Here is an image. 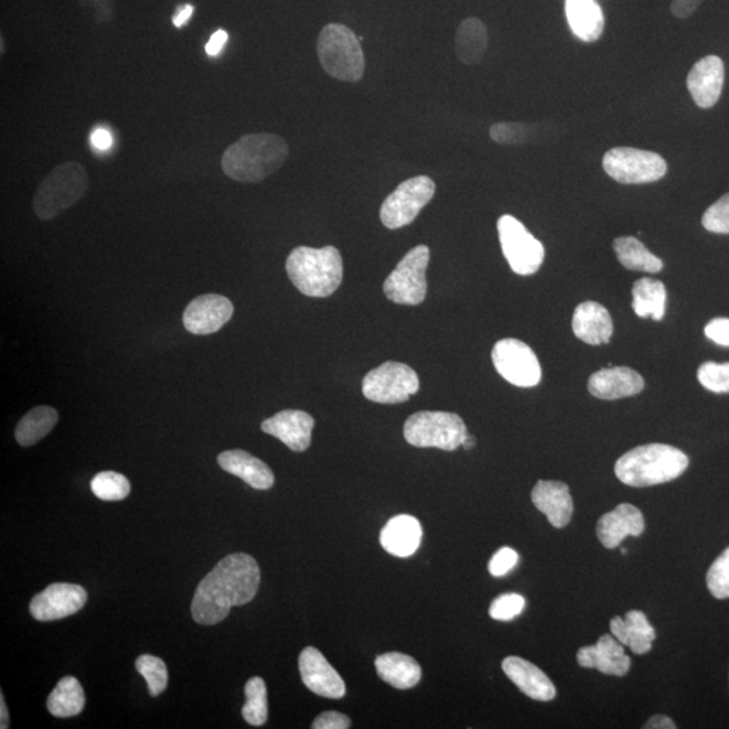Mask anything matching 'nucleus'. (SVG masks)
<instances>
[{
	"instance_id": "36",
	"label": "nucleus",
	"mask_w": 729,
	"mask_h": 729,
	"mask_svg": "<svg viewBox=\"0 0 729 729\" xmlns=\"http://www.w3.org/2000/svg\"><path fill=\"white\" fill-rule=\"evenodd\" d=\"M542 128L539 125H528L519 122H498L492 126L490 136L493 141L500 144H510V147H519L539 141Z\"/></svg>"
},
{
	"instance_id": "54",
	"label": "nucleus",
	"mask_w": 729,
	"mask_h": 729,
	"mask_svg": "<svg viewBox=\"0 0 729 729\" xmlns=\"http://www.w3.org/2000/svg\"><path fill=\"white\" fill-rule=\"evenodd\" d=\"M76 2L83 6V8H93L95 0H76Z\"/></svg>"
},
{
	"instance_id": "19",
	"label": "nucleus",
	"mask_w": 729,
	"mask_h": 729,
	"mask_svg": "<svg viewBox=\"0 0 729 729\" xmlns=\"http://www.w3.org/2000/svg\"><path fill=\"white\" fill-rule=\"evenodd\" d=\"M643 388V377L626 366H608L593 373L588 383L590 394L601 400L623 399L641 394Z\"/></svg>"
},
{
	"instance_id": "39",
	"label": "nucleus",
	"mask_w": 729,
	"mask_h": 729,
	"mask_svg": "<svg viewBox=\"0 0 729 729\" xmlns=\"http://www.w3.org/2000/svg\"><path fill=\"white\" fill-rule=\"evenodd\" d=\"M707 586L714 598L729 599V547L715 560L707 575Z\"/></svg>"
},
{
	"instance_id": "11",
	"label": "nucleus",
	"mask_w": 729,
	"mask_h": 729,
	"mask_svg": "<svg viewBox=\"0 0 729 729\" xmlns=\"http://www.w3.org/2000/svg\"><path fill=\"white\" fill-rule=\"evenodd\" d=\"M437 185L429 176H417L406 180L385 199L379 218L390 231L411 225L418 218L420 211L436 195Z\"/></svg>"
},
{
	"instance_id": "21",
	"label": "nucleus",
	"mask_w": 729,
	"mask_h": 729,
	"mask_svg": "<svg viewBox=\"0 0 729 729\" xmlns=\"http://www.w3.org/2000/svg\"><path fill=\"white\" fill-rule=\"evenodd\" d=\"M533 503L547 516L553 527L568 526L573 515V498L569 486L560 481H538L532 493Z\"/></svg>"
},
{
	"instance_id": "46",
	"label": "nucleus",
	"mask_w": 729,
	"mask_h": 729,
	"mask_svg": "<svg viewBox=\"0 0 729 729\" xmlns=\"http://www.w3.org/2000/svg\"><path fill=\"white\" fill-rule=\"evenodd\" d=\"M703 2L704 0H673L671 11L678 20H685L695 14Z\"/></svg>"
},
{
	"instance_id": "14",
	"label": "nucleus",
	"mask_w": 729,
	"mask_h": 729,
	"mask_svg": "<svg viewBox=\"0 0 729 729\" xmlns=\"http://www.w3.org/2000/svg\"><path fill=\"white\" fill-rule=\"evenodd\" d=\"M88 599L87 590L75 583H52L30 602V613L39 622H54L82 611Z\"/></svg>"
},
{
	"instance_id": "25",
	"label": "nucleus",
	"mask_w": 729,
	"mask_h": 729,
	"mask_svg": "<svg viewBox=\"0 0 729 729\" xmlns=\"http://www.w3.org/2000/svg\"><path fill=\"white\" fill-rule=\"evenodd\" d=\"M421 536H424V529L417 517L399 515L392 517L385 524L382 535H379V542H382L384 550L392 556L407 558L418 551Z\"/></svg>"
},
{
	"instance_id": "18",
	"label": "nucleus",
	"mask_w": 729,
	"mask_h": 729,
	"mask_svg": "<svg viewBox=\"0 0 729 729\" xmlns=\"http://www.w3.org/2000/svg\"><path fill=\"white\" fill-rule=\"evenodd\" d=\"M725 78V63L720 57L708 56L698 60L686 81L695 104L701 108L714 107L720 99Z\"/></svg>"
},
{
	"instance_id": "55",
	"label": "nucleus",
	"mask_w": 729,
	"mask_h": 729,
	"mask_svg": "<svg viewBox=\"0 0 729 729\" xmlns=\"http://www.w3.org/2000/svg\"><path fill=\"white\" fill-rule=\"evenodd\" d=\"M0 41H2V54H3L4 53V39L2 37V40H0Z\"/></svg>"
},
{
	"instance_id": "35",
	"label": "nucleus",
	"mask_w": 729,
	"mask_h": 729,
	"mask_svg": "<svg viewBox=\"0 0 729 729\" xmlns=\"http://www.w3.org/2000/svg\"><path fill=\"white\" fill-rule=\"evenodd\" d=\"M246 704L243 716L250 726L260 727L268 720L267 685L260 677H253L245 686Z\"/></svg>"
},
{
	"instance_id": "16",
	"label": "nucleus",
	"mask_w": 729,
	"mask_h": 729,
	"mask_svg": "<svg viewBox=\"0 0 729 729\" xmlns=\"http://www.w3.org/2000/svg\"><path fill=\"white\" fill-rule=\"evenodd\" d=\"M299 671L304 685L315 695L324 698H340L346 695V685L339 672L329 664L315 647H305L299 656Z\"/></svg>"
},
{
	"instance_id": "13",
	"label": "nucleus",
	"mask_w": 729,
	"mask_h": 729,
	"mask_svg": "<svg viewBox=\"0 0 729 729\" xmlns=\"http://www.w3.org/2000/svg\"><path fill=\"white\" fill-rule=\"evenodd\" d=\"M492 361L498 375L515 387L533 388L540 383L539 360L533 349L519 340L498 341L493 347Z\"/></svg>"
},
{
	"instance_id": "34",
	"label": "nucleus",
	"mask_w": 729,
	"mask_h": 729,
	"mask_svg": "<svg viewBox=\"0 0 729 729\" xmlns=\"http://www.w3.org/2000/svg\"><path fill=\"white\" fill-rule=\"evenodd\" d=\"M57 421L58 414L56 409L47 406L33 408L17 426V442L23 446V448L39 443L42 438L51 433Z\"/></svg>"
},
{
	"instance_id": "44",
	"label": "nucleus",
	"mask_w": 729,
	"mask_h": 729,
	"mask_svg": "<svg viewBox=\"0 0 729 729\" xmlns=\"http://www.w3.org/2000/svg\"><path fill=\"white\" fill-rule=\"evenodd\" d=\"M352 720L346 715L329 710L319 715L312 722L313 729H347L351 728Z\"/></svg>"
},
{
	"instance_id": "42",
	"label": "nucleus",
	"mask_w": 729,
	"mask_h": 729,
	"mask_svg": "<svg viewBox=\"0 0 729 729\" xmlns=\"http://www.w3.org/2000/svg\"><path fill=\"white\" fill-rule=\"evenodd\" d=\"M524 607H526V600L523 596L516 593L502 594L492 602L490 614L492 619L498 620V622H510V620L519 617Z\"/></svg>"
},
{
	"instance_id": "12",
	"label": "nucleus",
	"mask_w": 729,
	"mask_h": 729,
	"mask_svg": "<svg viewBox=\"0 0 729 729\" xmlns=\"http://www.w3.org/2000/svg\"><path fill=\"white\" fill-rule=\"evenodd\" d=\"M419 377L411 366L388 361L371 371L363 382L367 400L379 404H399L419 392Z\"/></svg>"
},
{
	"instance_id": "37",
	"label": "nucleus",
	"mask_w": 729,
	"mask_h": 729,
	"mask_svg": "<svg viewBox=\"0 0 729 729\" xmlns=\"http://www.w3.org/2000/svg\"><path fill=\"white\" fill-rule=\"evenodd\" d=\"M94 495L104 502H119L130 495L131 486L124 474L101 472L92 481Z\"/></svg>"
},
{
	"instance_id": "3",
	"label": "nucleus",
	"mask_w": 729,
	"mask_h": 729,
	"mask_svg": "<svg viewBox=\"0 0 729 729\" xmlns=\"http://www.w3.org/2000/svg\"><path fill=\"white\" fill-rule=\"evenodd\" d=\"M689 467V458L673 446H639L620 457L614 473L623 484L635 487L665 484L679 478Z\"/></svg>"
},
{
	"instance_id": "24",
	"label": "nucleus",
	"mask_w": 729,
	"mask_h": 729,
	"mask_svg": "<svg viewBox=\"0 0 729 729\" xmlns=\"http://www.w3.org/2000/svg\"><path fill=\"white\" fill-rule=\"evenodd\" d=\"M219 467L225 472L237 475L246 484L258 491H267L275 484V474L267 463L244 450L223 451L218 455Z\"/></svg>"
},
{
	"instance_id": "40",
	"label": "nucleus",
	"mask_w": 729,
	"mask_h": 729,
	"mask_svg": "<svg viewBox=\"0 0 729 729\" xmlns=\"http://www.w3.org/2000/svg\"><path fill=\"white\" fill-rule=\"evenodd\" d=\"M698 382L714 394H729V363H705L698 367Z\"/></svg>"
},
{
	"instance_id": "7",
	"label": "nucleus",
	"mask_w": 729,
	"mask_h": 729,
	"mask_svg": "<svg viewBox=\"0 0 729 729\" xmlns=\"http://www.w3.org/2000/svg\"><path fill=\"white\" fill-rule=\"evenodd\" d=\"M469 436L460 415L421 411L411 415L404 425V438L415 448H437L454 451Z\"/></svg>"
},
{
	"instance_id": "33",
	"label": "nucleus",
	"mask_w": 729,
	"mask_h": 729,
	"mask_svg": "<svg viewBox=\"0 0 729 729\" xmlns=\"http://www.w3.org/2000/svg\"><path fill=\"white\" fill-rule=\"evenodd\" d=\"M86 696L81 683L75 677H64L47 697L46 707L50 714L66 719L83 712Z\"/></svg>"
},
{
	"instance_id": "22",
	"label": "nucleus",
	"mask_w": 729,
	"mask_h": 729,
	"mask_svg": "<svg viewBox=\"0 0 729 729\" xmlns=\"http://www.w3.org/2000/svg\"><path fill=\"white\" fill-rule=\"evenodd\" d=\"M644 532L642 512L631 504H620L608 514L602 515L598 523V536L601 545L618 547L626 536H639Z\"/></svg>"
},
{
	"instance_id": "41",
	"label": "nucleus",
	"mask_w": 729,
	"mask_h": 729,
	"mask_svg": "<svg viewBox=\"0 0 729 729\" xmlns=\"http://www.w3.org/2000/svg\"><path fill=\"white\" fill-rule=\"evenodd\" d=\"M703 226L710 233L729 234V194L705 211Z\"/></svg>"
},
{
	"instance_id": "45",
	"label": "nucleus",
	"mask_w": 729,
	"mask_h": 729,
	"mask_svg": "<svg viewBox=\"0 0 729 729\" xmlns=\"http://www.w3.org/2000/svg\"><path fill=\"white\" fill-rule=\"evenodd\" d=\"M707 339L720 346H729V319L716 318L705 326Z\"/></svg>"
},
{
	"instance_id": "47",
	"label": "nucleus",
	"mask_w": 729,
	"mask_h": 729,
	"mask_svg": "<svg viewBox=\"0 0 729 729\" xmlns=\"http://www.w3.org/2000/svg\"><path fill=\"white\" fill-rule=\"evenodd\" d=\"M94 17L95 22L98 25H105V23L111 22L114 20V0H95L94 4Z\"/></svg>"
},
{
	"instance_id": "49",
	"label": "nucleus",
	"mask_w": 729,
	"mask_h": 729,
	"mask_svg": "<svg viewBox=\"0 0 729 729\" xmlns=\"http://www.w3.org/2000/svg\"><path fill=\"white\" fill-rule=\"evenodd\" d=\"M194 6L186 3L179 6L176 13L172 17L173 25L178 29H182L191 21L192 14H194Z\"/></svg>"
},
{
	"instance_id": "31",
	"label": "nucleus",
	"mask_w": 729,
	"mask_h": 729,
	"mask_svg": "<svg viewBox=\"0 0 729 729\" xmlns=\"http://www.w3.org/2000/svg\"><path fill=\"white\" fill-rule=\"evenodd\" d=\"M632 309L639 318L662 321L666 312L667 292L664 282L654 279L637 280L632 288Z\"/></svg>"
},
{
	"instance_id": "48",
	"label": "nucleus",
	"mask_w": 729,
	"mask_h": 729,
	"mask_svg": "<svg viewBox=\"0 0 729 729\" xmlns=\"http://www.w3.org/2000/svg\"><path fill=\"white\" fill-rule=\"evenodd\" d=\"M228 40V34L226 30H216V32L211 35L210 41L207 42L206 45V53L211 57H216L218 54L223 51V47H225L226 42Z\"/></svg>"
},
{
	"instance_id": "43",
	"label": "nucleus",
	"mask_w": 729,
	"mask_h": 729,
	"mask_svg": "<svg viewBox=\"0 0 729 729\" xmlns=\"http://www.w3.org/2000/svg\"><path fill=\"white\" fill-rule=\"evenodd\" d=\"M519 556L515 550H512L510 547L500 548V550L492 557L487 569L493 577H503L517 565Z\"/></svg>"
},
{
	"instance_id": "6",
	"label": "nucleus",
	"mask_w": 729,
	"mask_h": 729,
	"mask_svg": "<svg viewBox=\"0 0 729 729\" xmlns=\"http://www.w3.org/2000/svg\"><path fill=\"white\" fill-rule=\"evenodd\" d=\"M319 62L336 81L357 83L365 74V56L360 39L342 23H329L317 41Z\"/></svg>"
},
{
	"instance_id": "30",
	"label": "nucleus",
	"mask_w": 729,
	"mask_h": 729,
	"mask_svg": "<svg viewBox=\"0 0 729 729\" xmlns=\"http://www.w3.org/2000/svg\"><path fill=\"white\" fill-rule=\"evenodd\" d=\"M487 47V30L479 18L470 17L461 22L455 33V54L465 65L481 62Z\"/></svg>"
},
{
	"instance_id": "9",
	"label": "nucleus",
	"mask_w": 729,
	"mask_h": 729,
	"mask_svg": "<svg viewBox=\"0 0 729 729\" xmlns=\"http://www.w3.org/2000/svg\"><path fill=\"white\" fill-rule=\"evenodd\" d=\"M608 176L622 184L658 182L667 172L664 157L635 148H613L602 159Z\"/></svg>"
},
{
	"instance_id": "29",
	"label": "nucleus",
	"mask_w": 729,
	"mask_h": 729,
	"mask_svg": "<svg viewBox=\"0 0 729 729\" xmlns=\"http://www.w3.org/2000/svg\"><path fill=\"white\" fill-rule=\"evenodd\" d=\"M378 677L395 689H412L421 678V667L412 656L401 653H387L376 658Z\"/></svg>"
},
{
	"instance_id": "5",
	"label": "nucleus",
	"mask_w": 729,
	"mask_h": 729,
	"mask_svg": "<svg viewBox=\"0 0 729 729\" xmlns=\"http://www.w3.org/2000/svg\"><path fill=\"white\" fill-rule=\"evenodd\" d=\"M89 186L86 168L68 161L57 165L42 180L33 199L35 216L52 221L81 202Z\"/></svg>"
},
{
	"instance_id": "38",
	"label": "nucleus",
	"mask_w": 729,
	"mask_h": 729,
	"mask_svg": "<svg viewBox=\"0 0 729 729\" xmlns=\"http://www.w3.org/2000/svg\"><path fill=\"white\" fill-rule=\"evenodd\" d=\"M137 672L147 680L150 696H160L168 686V668L165 662L157 656L144 654L136 661Z\"/></svg>"
},
{
	"instance_id": "4",
	"label": "nucleus",
	"mask_w": 729,
	"mask_h": 729,
	"mask_svg": "<svg viewBox=\"0 0 729 729\" xmlns=\"http://www.w3.org/2000/svg\"><path fill=\"white\" fill-rule=\"evenodd\" d=\"M286 269L292 285L310 298L331 297L343 280L342 256L334 246H299L288 256Z\"/></svg>"
},
{
	"instance_id": "26",
	"label": "nucleus",
	"mask_w": 729,
	"mask_h": 729,
	"mask_svg": "<svg viewBox=\"0 0 729 729\" xmlns=\"http://www.w3.org/2000/svg\"><path fill=\"white\" fill-rule=\"evenodd\" d=\"M571 324L577 339L588 345L598 346L608 343L613 334L610 312L596 301H586L578 305Z\"/></svg>"
},
{
	"instance_id": "28",
	"label": "nucleus",
	"mask_w": 729,
	"mask_h": 729,
	"mask_svg": "<svg viewBox=\"0 0 729 729\" xmlns=\"http://www.w3.org/2000/svg\"><path fill=\"white\" fill-rule=\"evenodd\" d=\"M565 10L571 32L577 39L594 42L604 33V13L596 0H566Z\"/></svg>"
},
{
	"instance_id": "50",
	"label": "nucleus",
	"mask_w": 729,
	"mask_h": 729,
	"mask_svg": "<svg viewBox=\"0 0 729 729\" xmlns=\"http://www.w3.org/2000/svg\"><path fill=\"white\" fill-rule=\"evenodd\" d=\"M92 142L96 149L107 150L112 144V136L110 131L105 129H96L92 136Z\"/></svg>"
},
{
	"instance_id": "10",
	"label": "nucleus",
	"mask_w": 729,
	"mask_h": 729,
	"mask_svg": "<svg viewBox=\"0 0 729 729\" xmlns=\"http://www.w3.org/2000/svg\"><path fill=\"white\" fill-rule=\"evenodd\" d=\"M500 244L505 260L516 275L532 276L545 260V248L515 216L503 215L497 222Z\"/></svg>"
},
{
	"instance_id": "51",
	"label": "nucleus",
	"mask_w": 729,
	"mask_h": 729,
	"mask_svg": "<svg viewBox=\"0 0 729 729\" xmlns=\"http://www.w3.org/2000/svg\"><path fill=\"white\" fill-rule=\"evenodd\" d=\"M643 728H648V729H674L676 728V725H674V721L671 719V717H667L665 715H655L650 719L646 725L643 726Z\"/></svg>"
},
{
	"instance_id": "2",
	"label": "nucleus",
	"mask_w": 729,
	"mask_h": 729,
	"mask_svg": "<svg viewBox=\"0 0 729 729\" xmlns=\"http://www.w3.org/2000/svg\"><path fill=\"white\" fill-rule=\"evenodd\" d=\"M289 156L285 138L272 132H253L239 138L222 156L227 178L244 184L260 183L279 171Z\"/></svg>"
},
{
	"instance_id": "17",
	"label": "nucleus",
	"mask_w": 729,
	"mask_h": 729,
	"mask_svg": "<svg viewBox=\"0 0 729 729\" xmlns=\"http://www.w3.org/2000/svg\"><path fill=\"white\" fill-rule=\"evenodd\" d=\"M315 420L310 414L299 409H286L262 421L261 430L269 433L297 453L310 448Z\"/></svg>"
},
{
	"instance_id": "32",
	"label": "nucleus",
	"mask_w": 729,
	"mask_h": 729,
	"mask_svg": "<svg viewBox=\"0 0 729 729\" xmlns=\"http://www.w3.org/2000/svg\"><path fill=\"white\" fill-rule=\"evenodd\" d=\"M613 249L618 260L625 269L636 272L660 274L664 268L660 257L653 255L641 240L634 237H620L614 239Z\"/></svg>"
},
{
	"instance_id": "23",
	"label": "nucleus",
	"mask_w": 729,
	"mask_h": 729,
	"mask_svg": "<svg viewBox=\"0 0 729 729\" xmlns=\"http://www.w3.org/2000/svg\"><path fill=\"white\" fill-rule=\"evenodd\" d=\"M503 671L524 695L536 701H551L557 695L556 686L539 667L519 656L503 661Z\"/></svg>"
},
{
	"instance_id": "52",
	"label": "nucleus",
	"mask_w": 729,
	"mask_h": 729,
	"mask_svg": "<svg viewBox=\"0 0 729 729\" xmlns=\"http://www.w3.org/2000/svg\"><path fill=\"white\" fill-rule=\"evenodd\" d=\"M0 728L2 729H8L9 728V712H8V707H6L4 703V697L3 695H0Z\"/></svg>"
},
{
	"instance_id": "8",
	"label": "nucleus",
	"mask_w": 729,
	"mask_h": 729,
	"mask_svg": "<svg viewBox=\"0 0 729 729\" xmlns=\"http://www.w3.org/2000/svg\"><path fill=\"white\" fill-rule=\"evenodd\" d=\"M430 264L429 246L419 245L403 257L384 282V293L396 304L418 305L427 297L426 272Z\"/></svg>"
},
{
	"instance_id": "15",
	"label": "nucleus",
	"mask_w": 729,
	"mask_h": 729,
	"mask_svg": "<svg viewBox=\"0 0 729 729\" xmlns=\"http://www.w3.org/2000/svg\"><path fill=\"white\" fill-rule=\"evenodd\" d=\"M234 305L221 294H203L191 301L184 311L183 322L186 331L195 335H210L231 321Z\"/></svg>"
},
{
	"instance_id": "27",
	"label": "nucleus",
	"mask_w": 729,
	"mask_h": 729,
	"mask_svg": "<svg viewBox=\"0 0 729 729\" xmlns=\"http://www.w3.org/2000/svg\"><path fill=\"white\" fill-rule=\"evenodd\" d=\"M611 632L623 646L630 647L636 655L650 653L656 639L653 625L641 611H630L625 619L614 617L611 620Z\"/></svg>"
},
{
	"instance_id": "1",
	"label": "nucleus",
	"mask_w": 729,
	"mask_h": 729,
	"mask_svg": "<svg viewBox=\"0 0 729 729\" xmlns=\"http://www.w3.org/2000/svg\"><path fill=\"white\" fill-rule=\"evenodd\" d=\"M261 570L249 554H231L219 560L196 588L192 617L202 625L223 622L233 607L248 604L260 588Z\"/></svg>"
},
{
	"instance_id": "20",
	"label": "nucleus",
	"mask_w": 729,
	"mask_h": 729,
	"mask_svg": "<svg viewBox=\"0 0 729 729\" xmlns=\"http://www.w3.org/2000/svg\"><path fill=\"white\" fill-rule=\"evenodd\" d=\"M578 665L596 668L608 676L624 677L631 667L630 656L623 644L613 635H602L593 646L580 648L577 654Z\"/></svg>"
},
{
	"instance_id": "53",
	"label": "nucleus",
	"mask_w": 729,
	"mask_h": 729,
	"mask_svg": "<svg viewBox=\"0 0 729 729\" xmlns=\"http://www.w3.org/2000/svg\"><path fill=\"white\" fill-rule=\"evenodd\" d=\"M475 446V438L468 436L465 442L462 443V448L465 450L473 449Z\"/></svg>"
}]
</instances>
